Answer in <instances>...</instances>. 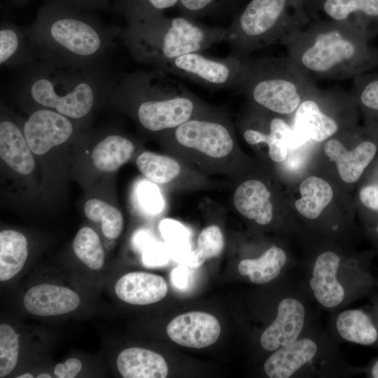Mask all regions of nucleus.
<instances>
[{
  "label": "nucleus",
  "instance_id": "12",
  "mask_svg": "<svg viewBox=\"0 0 378 378\" xmlns=\"http://www.w3.org/2000/svg\"><path fill=\"white\" fill-rule=\"evenodd\" d=\"M72 119L49 108H38L23 125V132L34 154L42 155L70 139L75 131Z\"/></svg>",
  "mask_w": 378,
  "mask_h": 378
},
{
  "label": "nucleus",
  "instance_id": "42",
  "mask_svg": "<svg viewBox=\"0 0 378 378\" xmlns=\"http://www.w3.org/2000/svg\"><path fill=\"white\" fill-rule=\"evenodd\" d=\"M190 276L188 270L183 267H178L173 270L171 278L173 284L176 287L183 289L188 286L190 281Z\"/></svg>",
  "mask_w": 378,
  "mask_h": 378
},
{
  "label": "nucleus",
  "instance_id": "44",
  "mask_svg": "<svg viewBox=\"0 0 378 378\" xmlns=\"http://www.w3.org/2000/svg\"><path fill=\"white\" fill-rule=\"evenodd\" d=\"M369 374L371 377L378 378V359L371 365Z\"/></svg>",
  "mask_w": 378,
  "mask_h": 378
},
{
  "label": "nucleus",
  "instance_id": "43",
  "mask_svg": "<svg viewBox=\"0 0 378 378\" xmlns=\"http://www.w3.org/2000/svg\"><path fill=\"white\" fill-rule=\"evenodd\" d=\"M151 237L150 234L145 231L138 232L134 239V243L140 249H145L150 244Z\"/></svg>",
  "mask_w": 378,
  "mask_h": 378
},
{
  "label": "nucleus",
  "instance_id": "8",
  "mask_svg": "<svg viewBox=\"0 0 378 378\" xmlns=\"http://www.w3.org/2000/svg\"><path fill=\"white\" fill-rule=\"evenodd\" d=\"M263 370L270 378L338 377L351 368L338 342L313 323L295 342L272 353Z\"/></svg>",
  "mask_w": 378,
  "mask_h": 378
},
{
  "label": "nucleus",
  "instance_id": "7",
  "mask_svg": "<svg viewBox=\"0 0 378 378\" xmlns=\"http://www.w3.org/2000/svg\"><path fill=\"white\" fill-rule=\"evenodd\" d=\"M312 78L289 57L244 58L236 87L258 106L271 113H295L310 88Z\"/></svg>",
  "mask_w": 378,
  "mask_h": 378
},
{
  "label": "nucleus",
  "instance_id": "49",
  "mask_svg": "<svg viewBox=\"0 0 378 378\" xmlns=\"http://www.w3.org/2000/svg\"><path fill=\"white\" fill-rule=\"evenodd\" d=\"M374 234L375 236L378 238V223H377V225L375 226V227L374 228Z\"/></svg>",
  "mask_w": 378,
  "mask_h": 378
},
{
  "label": "nucleus",
  "instance_id": "14",
  "mask_svg": "<svg viewBox=\"0 0 378 378\" xmlns=\"http://www.w3.org/2000/svg\"><path fill=\"white\" fill-rule=\"evenodd\" d=\"M220 325L213 315L202 312L180 314L167 325V333L176 344L202 349L214 344L220 336Z\"/></svg>",
  "mask_w": 378,
  "mask_h": 378
},
{
  "label": "nucleus",
  "instance_id": "13",
  "mask_svg": "<svg viewBox=\"0 0 378 378\" xmlns=\"http://www.w3.org/2000/svg\"><path fill=\"white\" fill-rule=\"evenodd\" d=\"M174 134L182 146L215 158L229 155L233 148L228 128L218 120L192 118L174 128Z\"/></svg>",
  "mask_w": 378,
  "mask_h": 378
},
{
  "label": "nucleus",
  "instance_id": "28",
  "mask_svg": "<svg viewBox=\"0 0 378 378\" xmlns=\"http://www.w3.org/2000/svg\"><path fill=\"white\" fill-rule=\"evenodd\" d=\"M28 254L25 236L15 230L0 232V280L15 276L23 267Z\"/></svg>",
  "mask_w": 378,
  "mask_h": 378
},
{
  "label": "nucleus",
  "instance_id": "10",
  "mask_svg": "<svg viewBox=\"0 0 378 378\" xmlns=\"http://www.w3.org/2000/svg\"><path fill=\"white\" fill-rule=\"evenodd\" d=\"M351 97L340 87L321 90L314 85L293 113V130L306 142L330 138L340 127L338 116L332 111L353 102L354 99L336 108Z\"/></svg>",
  "mask_w": 378,
  "mask_h": 378
},
{
  "label": "nucleus",
  "instance_id": "39",
  "mask_svg": "<svg viewBox=\"0 0 378 378\" xmlns=\"http://www.w3.org/2000/svg\"><path fill=\"white\" fill-rule=\"evenodd\" d=\"M169 255L170 251L165 246L154 243L144 250L142 260L146 267H161L168 262Z\"/></svg>",
  "mask_w": 378,
  "mask_h": 378
},
{
  "label": "nucleus",
  "instance_id": "31",
  "mask_svg": "<svg viewBox=\"0 0 378 378\" xmlns=\"http://www.w3.org/2000/svg\"><path fill=\"white\" fill-rule=\"evenodd\" d=\"M84 213L92 221L101 222L102 230L106 237L115 239L122 232L123 217L113 206L97 198L88 200L84 205Z\"/></svg>",
  "mask_w": 378,
  "mask_h": 378
},
{
  "label": "nucleus",
  "instance_id": "47",
  "mask_svg": "<svg viewBox=\"0 0 378 378\" xmlns=\"http://www.w3.org/2000/svg\"><path fill=\"white\" fill-rule=\"evenodd\" d=\"M33 375L30 373H25L22 375L18 376L17 378H33Z\"/></svg>",
  "mask_w": 378,
  "mask_h": 378
},
{
  "label": "nucleus",
  "instance_id": "6",
  "mask_svg": "<svg viewBox=\"0 0 378 378\" xmlns=\"http://www.w3.org/2000/svg\"><path fill=\"white\" fill-rule=\"evenodd\" d=\"M307 0H249L227 28L230 55L245 58L259 49L284 43L310 21Z\"/></svg>",
  "mask_w": 378,
  "mask_h": 378
},
{
  "label": "nucleus",
  "instance_id": "18",
  "mask_svg": "<svg viewBox=\"0 0 378 378\" xmlns=\"http://www.w3.org/2000/svg\"><path fill=\"white\" fill-rule=\"evenodd\" d=\"M23 303L26 310L34 315L56 316L76 309L79 305L80 298L68 288L40 284L27 290Z\"/></svg>",
  "mask_w": 378,
  "mask_h": 378
},
{
  "label": "nucleus",
  "instance_id": "23",
  "mask_svg": "<svg viewBox=\"0 0 378 378\" xmlns=\"http://www.w3.org/2000/svg\"><path fill=\"white\" fill-rule=\"evenodd\" d=\"M270 197L271 193L262 182L251 179L239 186L234 194L233 203L243 216L266 225L273 218Z\"/></svg>",
  "mask_w": 378,
  "mask_h": 378
},
{
  "label": "nucleus",
  "instance_id": "24",
  "mask_svg": "<svg viewBox=\"0 0 378 378\" xmlns=\"http://www.w3.org/2000/svg\"><path fill=\"white\" fill-rule=\"evenodd\" d=\"M118 370L125 378H164L168 366L159 354L143 348L131 347L121 351L116 360Z\"/></svg>",
  "mask_w": 378,
  "mask_h": 378
},
{
  "label": "nucleus",
  "instance_id": "26",
  "mask_svg": "<svg viewBox=\"0 0 378 378\" xmlns=\"http://www.w3.org/2000/svg\"><path fill=\"white\" fill-rule=\"evenodd\" d=\"M134 151L133 143L120 134L103 138L92 150L91 158L94 167L101 172H113L126 163Z\"/></svg>",
  "mask_w": 378,
  "mask_h": 378
},
{
  "label": "nucleus",
  "instance_id": "5",
  "mask_svg": "<svg viewBox=\"0 0 378 378\" xmlns=\"http://www.w3.org/2000/svg\"><path fill=\"white\" fill-rule=\"evenodd\" d=\"M227 29L163 13L127 24L120 39L133 58L156 68L163 62L225 41Z\"/></svg>",
  "mask_w": 378,
  "mask_h": 378
},
{
  "label": "nucleus",
  "instance_id": "22",
  "mask_svg": "<svg viewBox=\"0 0 378 378\" xmlns=\"http://www.w3.org/2000/svg\"><path fill=\"white\" fill-rule=\"evenodd\" d=\"M39 50L31 41L26 29L11 22L0 28L1 66L22 69L38 55Z\"/></svg>",
  "mask_w": 378,
  "mask_h": 378
},
{
  "label": "nucleus",
  "instance_id": "36",
  "mask_svg": "<svg viewBox=\"0 0 378 378\" xmlns=\"http://www.w3.org/2000/svg\"><path fill=\"white\" fill-rule=\"evenodd\" d=\"M160 230L169 246L173 258L184 262L191 251L188 230L181 223L172 219L163 220L160 224Z\"/></svg>",
  "mask_w": 378,
  "mask_h": 378
},
{
  "label": "nucleus",
  "instance_id": "29",
  "mask_svg": "<svg viewBox=\"0 0 378 378\" xmlns=\"http://www.w3.org/2000/svg\"><path fill=\"white\" fill-rule=\"evenodd\" d=\"M352 88L353 97L365 113L368 130L378 136V69L355 76Z\"/></svg>",
  "mask_w": 378,
  "mask_h": 378
},
{
  "label": "nucleus",
  "instance_id": "37",
  "mask_svg": "<svg viewBox=\"0 0 378 378\" xmlns=\"http://www.w3.org/2000/svg\"><path fill=\"white\" fill-rule=\"evenodd\" d=\"M18 335L8 324L0 326V377L9 374L18 359Z\"/></svg>",
  "mask_w": 378,
  "mask_h": 378
},
{
  "label": "nucleus",
  "instance_id": "25",
  "mask_svg": "<svg viewBox=\"0 0 378 378\" xmlns=\"http://www.w3.org/2000/svg\"><path fill=\"white\" fill-rule=\"evenodd\" d=\"M291 266L286 251L272 245L256 258H245L238 264V272L253 284L262 285L276 279Z\"/></svg>",
  "mask_w": 378,
  "mask_h": 378
},
{
  "label": "nucleus",
  "instance_id": "16",
  "mask_svg": "<svg viewBox=\"0 0 378 378\" xmlns=\"http://www.w3.org/2000/svg\"><path fill=\"white\" fill-rule=\"evenodd\" d=\"M328 159L335 162L341 179L347 183L356 182L375 158L378 146L370 138L363 139L351 150L345 148L337 139H329L324 145Z\"/></svg>",
  "mask_w": 378,
  "mask_h": 378
},
{
  "label": "nucleus",
  "instance_id": "45",
  "mask_svg": "<svg viewBox=\"0 0 378 378\" xmlns=\"http://www.w3.org/2000/svg\"><path fill=\"white\" fill-rule=\"evenodd\" d=\"M8 2L16 6H22L28 3L30 0H7Z\"/></svg>",
  "mask_w": 378,
  "mask_h": 378
},
{
  "label": "nucleus",
  "instance_id": "46",
  "mask_svg": "<svg viewBox=\"0 0 378 378\" xmlns=\"http://www.w3.org/2000/svg\"><path fill=\"white\" fill-rule=\"evenodd\" d=\"M371 181L378 184V165L377 166V168L374 172L373 177Z\"/></svg>",
  "mask_w": 378,
  "mask_h": 378
},
{
  "label": "nucleus",
  "instance_id": "30",
  "mask_svg": "<svg viewBox=\"0 0 378 378\" xmlns=\"http://www.w3.org/2000/svg\"><path fill=\"white\" fill-rule=\"evenodd\" d=\"M136 163L141 174L155 184L167 183L181 172L179 164L173 158L150 151L141 153Z\"/></svg>",
  "mask_w": 378,
  "mask_h": 378
},
{
  "label": "nucleus",
  "instance_id": "33",
  "mask_svg": "<svg viewBox=\"0 0 378 378\" xmlns=\"http://www.w3.org/2000/svg\"><path fill=\"white\" fill-rule=\"evenodd\" d=\"M223 246V236L220 228L214 225L208 226L200 232L196 248L190 251L183 263L190 268H198L207 259L218 256Z\"/></svg>",
  "mask_w": 378,
  "mask_h": 378
},
{
  "label": "nucleus",
  "instance_id": "21",
  "mask_svg": "<svg viewBox=\"0 0 378 378\" xmlns=\"http://www.w3.org/2000/svg\"><path fill=\"white\" fill-rule=\"evenodd\" d=\"M25 139L23 128L13 120L3 119L0 122V156L18 174L26 175L35 168V160Z\"/></svg>",
  "mask_w": 378,
  "mask_h": 378
},
{
  "label": "nucleus",
  "instance_id": "17",
  "mask_svg": "<svg viewBox=\"0 0 378 378\" xmlns=\"http://www.w3.org/2000/svg\"><path fill=\"white\" fill-rule=\"evenodd\" d=\"M329 333L337 341L371 346L378 341V327L361 309H342L330 318Z\"/></svg>",
  "mask_w": 378,
  "mask_h": 378
},
{
  "label": "nucleus",
  "instance_id": "32",
  "mask_svg": "<svg viewBox=\"0 0 378 378\" xmlns=\"http://www.w3.org/2000/svg\"><path fill=\"white\" fill-rule=\"evenodd\" d=\"M178 2L179 0H115L113 8L128 24L163 13Z\"/></svg>",
  "mask_w": 378,
  "mask_h": 378
},
{
  "label": "nucleus",
  "instance_id": "2",
  "mask_svg": "<svg viewBox=\"0 0 378 378\" xmlns=\"http://www.w3.org/2000/svg\"><path fill=\"white\" fill-rule=\"evenodd\" d=\"M373 34L346 22L316 19L284 43L289 56L309 76L354 78L378 67Z\"/></svg>",
  "mask_w": 378,
  "mask_h": 378
},
{
  "label": "nucleus",
  "instance_id": "40",
  "mask_svg": "<svg viewBox=\"0 0 378 378\" xmlns=\"http://www.w3.org/2000/svg\"><path fill=\"white\" fill-rule=\"evenodd\" d=\"M46 4H53L90 12L110 8V3L108 0H46Z\"/></svg>",
  "mask_w": 378,
  "mask_h": 378
},
{
  "label": "nucleus",
  "instance_id": "35",
  "mask_svg": "<svg viewBox=\"0 0 378 378\" xmlns=\"http://www.w3.org/2000/svg\"><path fill=\"white\" fill-rule=\"evenodd\" d=\"M246 0H179L178 7L183 16L195 20L206 15L230 12Z\"/></svg>",
  "mask_w": 378,
  "mask_h": 378
},
{
  "label": "nucleus",
  "instance_id": "48",
  "mask_svg": "<svg viewBox=\"0 0 378 378\" xmlns=\"http://www.w3.org/2000/svg\"><path fill=\"white\" fill-rule=\"evenodd\" d=\"M37 378H51V376L46 373H42L37 376Z\"/></svg>",
  "mask_w": 378,
  "mask_h": 378
},
{
  "label": "nucleus",
  "instance_id": "20",
  "mask_svg": "<svg viewBox=\"0 0 378 378\" xmlns=\"http://www.w3.org/2000/svg\"><path fill=\"white\" fill-rule=\"evenodd\" d=\"M245 141L251 145L266 143L269 146V156L273 161L286 160L288 148H296L305 141L295 132L284 118L276 116L269 121L267 132L248 128L244 132Z\"/></svg>",
  "mask_w": 378,
  "mask_h": 378
},
{
  "label": "nucleus",
  "instance_id": "41",
  "mask_svg": "<svg viewBox=\"0 0 378 378\" xmlns=\"http://www.w3.org/2000/svg\"><path fill=\"white\" fill-rule=\"evenodd\" d=\"M81 362L77 358H69L64 363L57 364L54 374L59 378H74L81 370Z\"/></svg>",
  "mask_w": 378,
  "mask_h": 378
},
{
  "label": "nucleus",
  "instance_id": "27",
  "mask_svg": "<svg viewBox=\"0 0 378 378\" xmlns=\"http://www.w3.org/2000/svg\"><path fill=\"white\" fill-rule=\"evenodd\" d=\"M301 197L296 200L298 211L308 220H316L330 203L333 190L330 185L321 178L309 176L300 186Z\"/></svg>",
  "mask_w": 378,
  "mask_h": 378
},
{
  "label": "nucleus",
  "instance_id": "4",
  "mask_svg": "<svg viewBox=\"0 0 378 378\" xmlns=\"http://www.w3.org/2000/svg\"><path fill=\"white\" fill-rule=\"evenodd\" d=\"M109 98L129 107L142 127L152 132L177 127L192 118L199 106L185 86L158 69L119 76Z\"/></svg>",
  "mask_w": 378,
  "mask_h": 378
},
{
  "label": "nucleus",
  "instance_id": "19",
  "mask_svg": "<svg viewBox=\"0 0 378 378\" xmlns=\"http://www.w3.org/2000/svg\"><path fill=\"white\" fill-rule=\"evenodd\" d=\"M167 290V284L162 276L144 272L127 273L115 286L119 299L137 305L157 302L166 296Z\"/></svg>",
  "mask_w": 378,
  "mask_h": 378
},
{
  "label": "nucleus",
  "instance_id": "38",
  "mask_svg": "<svg viewBox=\"0 0 378 378\" xmlns=\"http://www.w3.org/2000/svg\"><path fill=\"white\" fill-rule=\"evenodd\" d=\"M153 183L146 181L141 183L137 193L141 206L149 213L157 214L163 208V200L158 188Z\"/></svg>",
  "mask_w": 378,
  "mask_h": 378
},
{
  "label": "nucleus",
  "instance_id": "3",
  "mask_svg": "<svg viewBox=\"0 0 378 378\" xmlns=\"http://www.w3.org/2000/svg\"><path fill=\"white\" fill-rule=\"evenodd\" d=\"M122 29L102 22L90 11L46 4L26 30L43 53L74 63L99 64L120 38Z\"/></svg>",
  "mask_w": 378,
  "mask_h": 378
},
{
  "label": "nucleus",
  "instance_id": "11",
  "mask_svg": "<svg viewBox=\"0 0 378 378\" xmlns=\"http://www.w3.org/2000/svg\"><path fill=\"white\" fill-rule=\"evenodd\" d=\"M244 66V58L230 55L213 58L200 52L186 53L160 64L155 69L211 89L236 88Z\"/></svg>",
  "mask_w": 378,
  "mask_h": 378
},
{
  "label": "nucleus",
  "instance_id": "15",
  "mask_svg": "<svg viewBox=\"0 0 378 378\" xmlns=\"http://www.w3.org/2000/svg\"><path fill=\"white\" fill-rule=\"evenodd\" d=\"M307 8L310 16L321 19L346 22L367 30L372 21H378V0H307Z\"/></svg>",
  "mask_w": 378,
  "mask_h": 378
},
{
  "label": "nucleus",
  "instance_id": "9",
  "mask_svg": "<svg viewBox=\"0 0 378 378\" xmlns=\"http://www.w3.org/2000/svg\"><path fill=\"white\" fill-rule=\"evenodd\" d=\"M302 269L300 281L312 302L332 313L351 303L363 288V274L358 262L344 260L335 250L318 252Z\"/></svg>",
  "mask_w": 378,
  "mask_h": 378
},
{
  "label": "nucleus",
  "instance_id": "1",
  "mask_svg": "<svg viewBox=\"0 0 378 378\" xmlns=\"http://www.w3.org/2000/svg\"><path fill=\"white\" fill-rule=\"evenodd\" d=\"M21 70L17 88L24 99L74 120L87 117L101 98H109L119 77L104 63H74L40 50Z\"/></svg>",
  "mask_w": 378,
  "mask_h": 378
},
{
  "label": "nucleus",
  "instance_id": "34",
  "mask_svg": "<svg viewBox=\"0 0 378 378\" xmlns=\"http://www.w3.org/2000/svg\"><path fill=\"white\" fill-rule=\"evenodd\" d=\"M73 249L76 255L92 270H99L104 263V253L98 234L89 227H83L77 232Z\"/></svg>",
  "mask_w": 378,
  "mask_h": 378
}]
</instances>
